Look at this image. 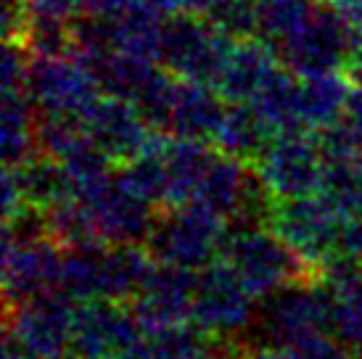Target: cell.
<instances>
[{
	"instance_id": "1",
	"label": "cell",
	"mask_w": 362,
	"mask_h": 359,
	"mask_svg": "<svg viewBox=\"0 0 362 359\" xmlns=\"http://www.w3.org/2000/svg\"><path fill=\"white\" fill-rule=\"evenodd\" d=\"M339 296L320 278L288 283L257 301L252 325L235 341L238 349L283 351L312 336H333Z\"/></svg>"
},
{
	"instance_id": "2",
	"label": "cell",
	"mask_w": 362,
	"mask_h": 359,
	"mask_svg": "<svg viewBox=\"0 0 362 359\" xmlns=\"http://www.w3.org/2000/svg\"><path fill=\"white\" fill-rule=\"evenodd\" d=\"M360 37L362 32L354 30L339 11H333L325 0H315L299 27L275 42V50L286 69L299 77H312L346 71Z\"/></svg>"
},
{
	"instance_id": "3",
	"label": "cell",
	"mask_w": 362,
	"mask_h": 359,
	"mask_svg": "<svg viewBox=\"0 0 362 359\" xmlns=\"http://www.w3.org/2000/svg\"><path fill=\"white\" fill-rule=\"evenodd\" d=\"M220 259H225L241 275L246 288L252 290L257 299L288 286V283L317 278V269L307 264L270 228H228L225 240H222Z\"/></svg>"
},
{
	"instance_id": "4",
	"label": "cell",
	"mask_w": 362,
	"mask_h": 359,
	"mask_svg": "<svg viewBox=\"0 0 362 359\" xmlns=\"http://www.w3.org/2000/svg\"><path fill=\"white\" fill-rule=\"evenodd\" d=\"M225 233L228 222L191 201L161 211L146 240V249L159 264L204 269L214 259H220Z\"/></svg>"
},
{
	"instance_id": "5",
	"label": "cell",
	"mask_w": 362,
	"mask_h": 359,
	"mask_svg": "<svg viewBox=\"0 0 362 359\" xmlns=\"http://www.w3.org/2000/svg\"><path fill=\"white\" fill-rule=\"evenodd\" d=\"M233 37L214 27L206 16L170 13L164 19L159 45V64L180 80L217 85Z\"/></svg>"
},
{
	"instance_id": "6",
	"label": "cell",
	"mask_w": 362,
	"mask_h": 359,
	"mask_svg": "<svg viewBox=\"0 0 362 359\" xmlns=\"http://www.w3.org/2000/svg\"><path fill=\"white\" fill-rule=\"evenodd\" d=\"M257 296L225 259H214L199 269L191 322L214 341H235L252 325Z\"/></svg>"
},
{
	"instance_id": "7",
	"label": "cell",
	"mask_w": 362,
	"mask_h": 359,
	"mask_svg": "<svg viewBox=\"0 0 362 359\" xmlns=\"http://www.w3.org/2000/svg\"><path fill=\"white\" fill-rule=\"evenodd\" d=\"M344 225L346 220L320 193L278 201L270 220L272 233L281 235L315 269L341 246Z\"/></svg>"
},
{
	"instance_id": "8",
	"label": "cell",
	"mask_w": 362,
	"mask_h": 359,
	"mask_svg": "<svg viewBox=\"0 0 362 359\" xmlns=\"http://www.w3.org/2000/svg\"><path fill=\"white\" fill-rule=\"evenodd\" d=\"M74 199L85 201L90 206L93 217H95V228H98V238L103 243H141L151 235L156 217L153 214V204L146 201L141 193L124 182V177L117 172H109L101 182H95L90 190H85L82 196Z\"/></svg>"
},
{
	"instance_id": "9",
	"label": "cell",
	"mask_w": 362,
	"mask_h": 359,
	"mask_svg": "<svg viewBox=\"0 0 362 359\" xmlns=\"http://www.w3.org/2000/svg\"><path fill=\"white\" fill-rule=\"evenodd\" d=\"M254 167L259 170L275 199L286 201L312 196L320 190L325 159L315 130L278 132Z\"/></svg>"
},
{
	"instance_id": "10",
	"label": "cell",
	"mask_w": 362,
	"mask_h": 359,
	"mask_svg": "<svg viewBox=\"0 0 362 359\" xmlns=\"http://www.w3.org/2000/svg\"><path fill=\"white\" fill-rule=\"evenodd\" d=\"M101 93L98 80L77 56H32L27 95L32 98L37 114H64L82 119V114L90 109Z\"/></svg>"
},
{
	"instance_id": "11",
	"label": "cell",
	"mask_w": 362,
	"mask_h": 359,
	"mask_svg": "<svg viewBox=\"0 0 362 359\" xmlns=\"http://www.w3.org/2000/svg\"><path fill=\"white\" fill-rule=\"evenodd\" d=\"M143 336V325L130 301H80L74 307L69 351L85 359H117Z\"/></svg>"
},
{
	"instance_id": "12",
	"label": "cell",
	"mask_w": 362,
	"mask_h": 359,
	"mask_svg": "<svg viewBox=\"0 0 362 359\" xmlns=\"http://www.w3.org/2000/svg\"><path fill=\"white\" fill-rule=\"evenodd\" d=\"M74 307L77 301L69 299L66 293L51 290L6 310L3 328L6 333H13L40 359H53L69 349Z\"/></svg>"
},
{
	"instance_id": "13",
	"label": "cell",
	"mask_w": 362,
	"mask_h": 359,
	"mask_svg": "<svg viewBox=\"0 0 362 359\" xmlns=\"http://www.w3.org/2000/svg\"><path fill=\"white\" fill-rule=\"evenodd\" d=\"M82 124L88 138L117 167L138 156L153 135L148 119L132 100L109 95V93H101L90 109L82 114Z\"/></svg>"
},
{
	"instance_id": "14",
	"label": "cell",
	"mask_w": 362,
	"mask_h": 359,
	"mask_svg": "<svg viewBox=\"0 0 362 359\" xmlns=\"http://www.w3.org/2000/svg\"><path fill=\"white\" fill-rule=\"evenodd\" d=\"M64 249L48 235L35 243L3 246V296L6 310L59 290Z\"/></svg>"
},
{
	"instance_id": "15",
	"label": "cell",
	"mask_w": 362,
	"mask_h": 359,
	"mask_svg": "<svg viewBox=\"0 0 362 359\" xmlns=\"http://www.w3.org/2000/svg\"><path fill=\"white\" fill-rule=\"evenodd\" d=\"M196 286H199V269L156 261L146 286L132 301V310L141 319L143 333L188 322L193 299H196Z\"/></svg>"
},
{
	"instance_id": "16",
	"label": "cell",
	"mask_w": 362,
	"mask_h": 359,
	"mask_svg": "<svg viewBox=\"0 0 362 359\" xmlns=\"http://www.w3.org/2000/svg\"><path fill=\"white\" fill-rule=\"evenodd\" d=\"M278 66H281V56L270 40H264L259 35L233 40L214 90L228 103H252Z\"/></svg>"
},
{
	"instance_id": "17",
	"label": "cell",
	"mask_w": 362,
	"mask_h": 359,
	"mask_svg": "<svg viewBox=\"0 0 362 359\" xmlns=\"http://www.w3.org/2000/svg\"><path fill=\"white\" fill-rule=\"evenodd\" d=\"M225 103L228 100L222 98L211 85L175 77L167 135L214 143L222 119H225V111H228Z\"/></svg>"
},
{
	"instance_id": "18",
	"label": "cell",
	"mask_w": 362,
	"mask_h": 359,
	"mask_svg": "<svg viewBox=\"0 0 362 359\" xmlns=\"http://www.w3.org/2000/svg\"><path fill=\"white\" fill-rule=\"evenodd\" d=\"M275 135L278 132L252 103H230L214 138V148L243 164H257L264 156V151L270 148Z\"/></svg>"
},
{
	"instance_id": "19",
	"label": "cell",
	"mask_w": 362,
	"mask_h": 359,
	"mask_svg": "<svg viewBox=\"0 0 362 359\" xmlns=\"http://www.w3.org/2000/svg\"><path fill=\"white\" fill-rule=\"evenodd\" d=\"M211 143L188 138H167V148H164V159H167V206H182L191 204L196 190L202 185L204 175L209 170L214 151L209 148Z\"/></svg>"
},
{
	"instance_id": "20",
	"label": "cell",
	"mask_w": 362,
	"mask_h": 359,
	"mask_svg": "<svg viewBox=\"0 0 362 359\" xmlns=\"http://www.w3.org/2000/svg\"><path fill=\"white\" fill-rule=\"evenodd\" d=\"M156 267L151 251L141 243H114L106 246L103 254V280L101 299L114 301H135L146 286V280Z\"/></svg>"
},
{
	"instance_id": "21",
	"label": "cell",
	"mask_w": 362,
	"mask_h": 359,
	"mask_svg": "<svg viewBox=\"0 0 362 359\" xmlns=\"http://www.w3.org/2000/svg\"><path fill=\"white\" fill-rule=\"evenodd\" d=\"M8 170H13V175H16V182H19L21 188V199H24L27 206L48 211L51 206L74 196L69 172L51 153L37 151L24 164L8 167Z\"/></svg>"
},
{
	"instance_id": "22",
	"label": "cell",
	"mask_w": 362,
	"mask_h": 359,
	"mask_svg": "<svg viewBox=\"0 0 362 359\" xmlns=\"http://www.w3.org/2000/svg\"><path fill=\"white\" fill-rule=\"evenodd\" d=\"M352 77L346 71H328L299 77V111L307 130L328 127L344 114L352 93Z\"/></svg>"
},
{
	"instance_id": "23",
	"label": "cell",
	"mask_w": 362,
	"mask_h": 359,
	"mask_svg": "<svg viewBox=\"0 0 362 359\" xmlns=\"http://www.w3.org/2000/svg\"><path fill=\"white\" fill-rule=\"evenodd\" d=\"M249 170H252V164H243V161L233 159L222 151H214V159H211L193 201L202 204L204 209L214 211L225 222H230L238 211V204H241Z\"/></svg>"
},
{
	"instance_id": "24",
	"label": "cell",
	"mask_w": 362,
	"mask_h": 359,
	"mask_svg": "<svg viewBox=\"0 0 362 359\" xmlns=\"http://www.w3.org/2000/svg\"><path fill=\"white\" fill-rule=\"evenodd\" d=\"M37 109L27 93H3V167H19L37 153Z\"/></svg>"
},
{
	"instance_id": "25",
	"label": "cell",
	"mask_w": 362,
	"mask_h": 359,
	"mask_svg": "<svg viewBox=\"0 0 362 359\" xmlns=\"http://www.w3.org/2000/svg\"><path fill=\"white\" fill-rule=\"evenodd\" d=\"M252 106L270 122L275 132H302L307 130L299 111V74L286 66H278L264 88L257 93Z\"/></svg>"
},
{
	"instance_id": "26",
	"label": "cell",
	"mask_w": 362,
	"mask_h": 359,
	"mask_svg": "<svg viewBox=\"0 0 362 359\" xmlns=\"http://www.w3.org/2000/svg\"><path fill=\"white\" fill-rule=\"evenodd\" d=\"M103 240L82 243V246H66L64 259H61V280L59 290L69 299L90 301L101 299V280H103V254H106Z\"/></svg>"
},
{
	"instance_id": "27",
	"label": "cell",
	"mask_w": 362,
	"mask_h": 359,
	"mask_svg": "<svg viewBox=\"0 0 362 359\" xmlns=\"http://www.w3.org/2000/svg\"><path fill=\"white\" fill-rule=\"evenodd\" d=\"M167 138H170L167 132H153L151 140L146 143V148L119 167L124 182L161 209L167 206V159H164Z\"/></svg>"
},
{
	"instance_id": "28",
	"label": "cell",
	"mask_w": 362,
	"mask_h": 359,
	"mask_svg": "<svg viewBox=\"0 0 362 359\" xmlns=\"http://www.w3.org/2000/svg\"><path fill=\"white\" fill-rule=\"evenodd\" d=\"M322 199L331 204L333 209L349 220L362 211V170L360 156H339V159H325L320 182Z\"/></svg>"
},
{
	"instance_id": "29",
	"label": "cell",
	"mask_w": 362,
	"mask_h": 359,
	"mask_svg": "<svg viewBox=\"0 0 362 359\" xmlns=\"http://www.w3.org/2000/svg\"><path fill=\"white\" fill-rule=\"evenodd\" d=\"M146 336L159 359H209L220 343L211 339L209 333H204L199 325H193L191 319L167 325V328H159Z\"/></svg>"
},
{
	"instance_id": "30",
	"label": "cell",
	"mask_w": 362,
	"mask_h": 359,
	"mask_svg": "<svg viewBox=\"0 0 362 359\" xmlns=\"http://www.w3.org/2000/svg\"><path fill=\"white\" fill-rule=\"evenodd\" d=\"M48 220V233L51 238L59 243L61 249L66 246H82V243H93L98 238V228H95V217H93L90 206L80 199H66L51 206L45 211Z\"/></svg>"
},
{
	"instance_id": "31",
	"label": "cell",
	"mask_w": 362,
	"mask_h": 359,
	"mask_svg": "<svg viewBox=\"0 0 362 359\" xmlns=\"http://www.w3.org/2000/svg\"><path fill=\"white\" fill-rule=\"evenodd\" d=\"M206 19L233 40L254 37L259 35V0H217Z\"/></svg>"
},
{
	"instance_id": "32",
	"label": "cell",
	"mask_w": 362,
	"mask_h": 359,
	"mask_svg": "<svg viewBox=\"0 0 362 359\" xmlns=\"http://www.w3.org/2000/svg\"><path fill=\"white\" fill-rule=\"evenodd\" d=\"M315 0H259V37L272 45L283 40L310 13Z\"/></svg>"
},
{
	"instance_id": "33",
	"label": "cell",
	"mask_w": 362,
	"mask_h": 359,
	"mask_svg": "<svg viewBox=\"0 0 362 359\" xmlns=\"http://www.w3.org/2000/svg\"><path fill=\"white\" fill-rule=\"evenodd\" d=\"M333 336L357 354L362 351V286L339 296L336 307V330Z\"/></svg>"
},
{
	"instance_id": "34",
	"label": "cell",
	"mask_w": 362,
	"mask_h": 359,
	"mask_svg": "<svg viewBox=\"0 0 362 359\" xmlns=\"http://www.w3.org/2000/svg\"><path fill=\"white\" fill-rule=\"evenodd\" d=\"M283 359H357L346 343L333 341L331 336H312L299 343H293L288 349L281 351Z\"/></svg>"
},
{
	"instance_id": "35",
	"label": "cell",
	"mask_w": 362,
	"mask_h": 359,
	"mask_svg": "<svg viewBox=\"0 0 362 359\" xmlns=\"http://www.w3.org/2000/svg\"><path fill=\"white\" fill-rule=\"evenodd\" d=\"M341 124L352 132V138L357 140V146L362 148V85L354 82L352 93H349V100L344 106V114L339 117Z\"/></svg>"
},
{
	"instance_id": "36",
	"label": "cell",
	"mask_w": 362,
	"mask_h": 359,
	"mask_svg": "<svg viewBox=\"0 0 362 359\" xmlns=\"http://www.w3.org/2000/svg\"><path fill=\"white\" fill-rule=\"evenodd\" d=\"M153 8H159L161 13H196V16H206L217 0H143Z\"/></svg>"
},
{
	"instance_id": "37",
	"label": "cell",
	"mask_w": 362,
	"mask_h": 359,
	"mask_svg": "<svg viewBox=\"0 0 362 359\" xmlns=\"http://www.w3.org/2000/svg\"><path fill=\"white\" fill-rule=\"evenodd\" d=\"M339 249L349 251L357 259H362V211L346 220L344 233H341V246H339Z\"/></svg>"
},
{
	"instance_id": "38",
	"label": "cell",
	"mask_w": 362,
	"mask_h": 359,
	"mask_svg": "<svg viewBox=\"0 0 362 359\" xmlns=\"http://www.w3.org/2000/svg\"><path fill=\"white\" fill-rule=\"evenodd\" d=\"M3 359H40L35 351H30L13 333H6L3 339Z\"/></svg>"
},
{
	"instance_id": "39",
	"label": "cell",
	"mask_w": 362,
	"mask_h": 359,
	"mask_svg": "<svg viewBox=\"0 0 362 359\" xmlns=\"http://www.w3.org/2000/svg\"><path fill=\"white\" fill-rule=\"evenodd\" d=\"M117 359H159V357H156V351H153L148 336H143L141 341H135L132 346H127V349L122 351Z\"/></svg>"
},
{
	"instance_id": "40",
	"label": "cell",
	"mask_w": 362,
	"mask_h": 359,
	"mask_svg": "<svg viewBox=\"0 0 362 359\" xmlns=\"http://www.w3.org/2000/svg\"><path fill=\"white\" fill-rule=\"evenodd\" d=\"M233 349H235V359H283L281 351L270 349H238V346H233Z\"/></svg>"
},
{
	"instance_id": "41",
	"label": "cell",
	"mask_w": 362,
	"mask_h": 359,
	"mask_svg": "<svg viewBox=\"0 0 362 359\" xmlns=\"http://www.w3.org/2000/svg\"><path fill=\"white\" fill-rule=\"evenodd\" d=\"M360 170H362V151H360Z\"/></svg>"
},
{
	"instance_id": "42",
	"label": "cell",
	"mask_w": 362,
	"mask_h": 359,
	"mask_svg": "<svg viewBox=\"0 0 362 359\" xmlns=\"http://www.w3.org/2000/svg\"><path fill=\"white\" fill-rule=\"evenodd\" d=\"M360 261H362V259H360Z\"/></svg>"
}]
</instances>
